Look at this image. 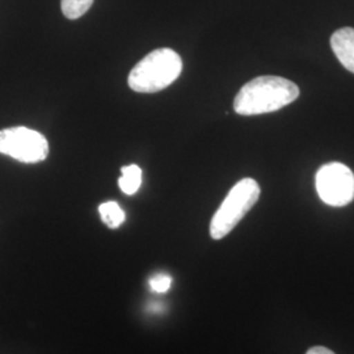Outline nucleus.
I'll use <instances>...</instances> for the list:
<instances>
[{
	"mask_svg": "<svg viewBox=\"0 0 354 354\" xmlns=\"http://www.w3.org/2000/svg\"><path fill=\"white\" fill-rule=\"evenodd\" d=\"M93 0H61V8L64 17L76 20L82 17L92 7Z\"/></svg>",
	"mask_w": 354,
	"mask_h": 354,
	"instance_id": "nucleus-9",
	"label": "nucleus"
},
{
	"mask_svg": "<svg viewBox=\"0 0 354 354\" xmlns=\"http://www.w3.org/2000/svg\"><path fill=\"white\" fill-rule=\"evenodd\" d=\"M183 71L176 51L162 48L147 54L129 74V87L140 93H155L171 86Z\"/></svg>",
	"mask_w": 354,
	"mask_h": 354,
	"instance_id": "nucleus-2",
	"label": "nucleus"
},
{
	"mask_svg": "<svg viewBox=\"0 0 354 354\" xmlns=\"http://www.w3.org/2000/svg\"><path fill=\"white\" fill-rule=\"evenodd\" d=\"M306 354H335L332 351H329L328 348L324 346H314L311 348Z\"/></svg>",
	"mask_w": 354,
	"mask_h": 354,
	"instance_id": "nucleus-11",
	"label": "nucleus"
},
{
	"mask_svg": "<svg viewBox=\"0 0 354 354\" xmlns=\"http://www.w3.org/2000/svg\"><path fill=\"white\" fill-rule=\"evenodd\" d=\"M260 193V185L253 178L248 177L236 183L210 222V236L214 241L227 236L259 201Z\"/></svg>",
	"mask_w": 354,
	"mask_h": 354,
	"instance_id": "nucleus-3",
	"label": "nucleus"
},
{
	"mask_svg": "<svg viewBox=\"0 0 354 354\" xmlns=\"http://www.w3.org/2000/svg\"><path fill=\"white\" fill-rule=\"evenodd\" d=\"M171 285H172V279L165 273H159L150 279V286L152 290L156 292H165L169 290Z\"/></svg>",
	"mask_w": 354,
	"mask_h": 354,
	"instance_id": "nucleus-10",
	"label": "nucleus"
},
{
	"mask_svg": "<svg viewBox=\"0 0 354 354\" xmlns=\"http://www.w3.org/2000/svg\"><path fill=\"white\" fill-rule=\"evenodd\" d=\"M0 153L21 163H39L49 155V142L36 130L24 127L0 130Z\"/></svg>",
	"mask_w": 354,
	"mask_h": 354,
	"instance_id": "nucleus-4",
	"label": "nucleus"
},
{
	"mask_svg": "<svg viewBox=\"0 0 354 354\" xmlns=\"http://www.w3.org/2000/svg\"><path fill=\"white\" fill-rule=\"evenodd\" d=\"M102 221L109 228H118L125 222V212L114 201L104 203L99 206Z\"/></svg>",
	"mask_w": 354,
	"mask_h": 354,
	"instance_id": "nucleus-8",
	"label": "nucleus"
},
{
	"mask_svg": "<svg viewBox=\"0 0 354 354\" xmlns=\"http://www.w3.org/2000/svg\"><path fill=\"white\" fill-rule=\"evenodd\" d=\"M332 50L336 54L340 64L354 74V29L342 28L337 29L330 37Z\"/></svg>",
	"mask_w": 354,
	"mask_h": 354,
	"instance_id": "nucleus-6",
	"label": "nucleus"
},
{
	"mask_svg": "<svg viewBox=\"0 0 354 354\" xmlns=\"http://www.w3.org/2000/svg\"><path fill=\"white\" fill-rule=\"evenodd\" d=\"M299 88L279 76H259L241 87L234 100V109L241 115L272 113L295 102Z\"/></svg>",
	"mask_w": 354,
	"mask_h": 354,
	"instance_id": "nucleus-1",
	"label": "nucleus"
},
{
	"mask_svg": "<svg viewBox=\"0 0 354 354\" xmlns=\"http://www.w3.org/2000/svg\"><path fill=\"white\" fill-rule=\"evenodd\" d=\"M320 200L329 206L342 207L354 200V174L342 163H328L320 167L315 177Z\"/></svg>",
	"mask_w": 354,
	"mask_h": 354,
	"instance_id": "nucleus-5",
	"label": "nucleus"
},
{
	"mask_svg": "<svg viewBox=\"0 0 354 354\" xmlns=\"http://www.w3.org/2000/svg\"><path fill=\"white\" fill-rule=\"evenodd\" d=\"M121 174L122 176L118 180L120 189L127 196L136 194L140 190L142 184V169L138 165H130L122 167Z\"/></svg>",
	"mask_w": 354,
	"mask_h": 354,
	"instance_id": "nucleus-7",
	"label": "nucleus"
}]
</instances>
